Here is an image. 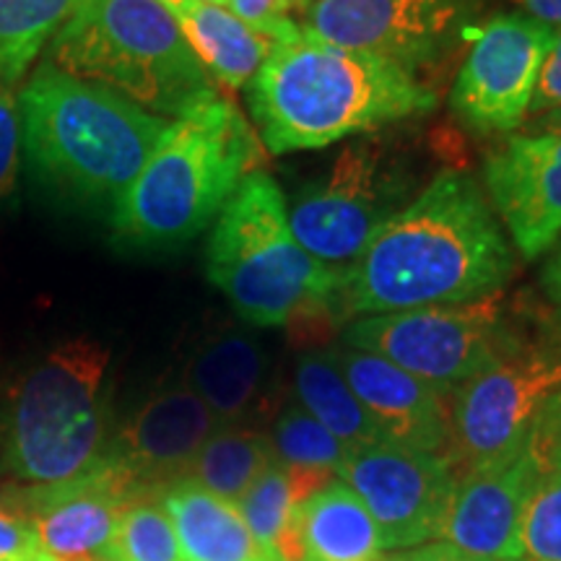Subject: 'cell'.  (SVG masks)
I'll use <instances>...</instances> for the list:
<instances>
[{
    "label": "cell",
    "mask_w": 561,
    "mask_h": 561,
    "mask_svg": "<svg viewBox=\"0 0 561 561\" xmlns=\"http://www.w3.org/2000/svg\"><path fill=\"white\" fill-rule=\"evenodd\" d=\"M541 473L530 447L504 466L468 471L455 483L439 538L473 557L523 559L525 510Z\"/></svg>",
    "instance_id": "e0dca14e"
},
{
    "label": "cell",
    "mask_w": 561,
    "mask_h": 561,
    "mask_svg": "<svg viewBox=\"0 0 561 561\" xmlns=\"http://www.w3.org/2000/svg\"><path fill=\"white\" fill-rule=\"evenodd\" d=\"M530 450L543 471H561V390L546 405L533 432Z\"/></svg>",
    "instance_id": "1f68e13d"
},
{
    "label": "cell",
    "mask_w": 561,
    "mask_h": 561,
    "mask_svg": "<svg viewBox=\"0 0 561 561\" xmlns=\"http://www.w3.org/2000/svg\"><path fill=\"white\" fill-rule=\"evenodd\" d=\"M515 252L483 187L445 170L339 273L331 318L468 305L502 294Z\"/></svg>",
    "instance_id": "6da1fadb"
},
{
    "label": "cell",
    "mask_w": 561,
    "mask_h": 561,
    "mask_svg": "<svg viewBox=\"0 0 561 561\" xmlns=\"http://www.w3.org/2000/svg\"><path fill=\"white\" fill-rule=\"evenodd\" d=\"M255 161V133L234 104L219 94L195 102L167 125L144 170L115 201V234L144 250L193 240L219 219Z\"/></svg>",
    "instance_id": "3957f363"
},
{
    "label": "cell",
    "mask_w": 561,
    "mask_h": 561,
    "mask_svg": "<svg viewBox=\"0 0 561 561\" xmlns=\"http://www.w3.org/2000/svg\"><path fill=\"white\" fill-rule=\"evenodd\" d=\"M523 341L507 322L502 294L468 305L367 314L343 328V346L382 356L439 396H453Z\"/></svg>",
    "instance_id": "9c48e42d"
},
{
    "label": "cell",
    "mask_w": 561,
    "mask_h": 561,
    "mask_svg": "<svg viewBox=\"0 0 561 561\" xmlns=\"http://www.w3.org/2000/svg\"><path fill=\"white\" fill-rule=\"evenodd\" d=\"M561 107V30L551 42V50L546 53V60L538 73L536 91H533L528 115H541V112Z\"/></svg>",
    "instance_id": "836d02e7"
},
{
    "label": "cell",
    "mask_w": 561,
    "mask_h": 561,
    "mask_svg": "<svg viewBox=\"0 0 561 561\" xmlns=\"http://www.w3.org/2000/svg\"><path fill=\"white\" fill-rule=\"evenodd\" d=\"M523 561H561V471H543L525 510Z\"/></svg>",
    "instance_id": "f1b7e54d"
},
{
    "label": "cell",
    "mask_w": 561,
    "mask_h": 561,
    "mask_svg": "<svg viewBox=\"0 0 561 561\" xmlns=\"http://www.w3.org/2000/svg\"><path fill=\"white\" fill-rule=\"evenodd\" d=\"M157 502L172 520L185 561H271L242 512L191 479L167 483Z\"/></svg>",
    "instance_id": "ffe728a7"
},
{
    "label": "cell",
    "mask_w": 561,
    "mask_h": 561,
    "mask_svg": "<svg viewBox=\"0 0 561 561\" xmlns=\"http://www.w3.org/2000/svg\"><path fill=\"white\" fill-rule=\"evenodd\" d=\"M541 284L546 294H549L553 305L561 310V265L557 263H546L543 271H541Z\"/></svg>",
    "instance_id": "74e56055"
},
{
    "label": "cell",
    "mask_w": 561,
    "mask_h": 561,
    "mask_svg": "<svg viewBox=\"0 0 561 561\" xmlns=\"http://www.w3.org/2000/svg\"><path fill=\"white\" fill-rule=\"evenodd\" d=\"M331 481L333 473L301 471L278 460L257 476L237 507L265 557L271 561H299L301 504Z\"/></svg>",
    "instance_id": "603a6c76"
},
{
    "label": "cell",
    "mask_w": 561,
    "mask_h": 561,
    "mask_svg": "<svg viewBox=\"0 0 561 561\" xmlns=\"http://www.w3.org/2000/svg\"><path fill=\"white\" fill-rule=\"evenodd\" d=\"M21 164L19 87L0 81V203L16 191Z\"/></svg>",
    "instance_id": "f546056e"
},
{
    "label": "cell",
    "mask_w": 561,
    "mask_h": 561,
    "mask_svg": "<svg viewBox=\"0 0 561 561\" xmlns=\"http://www.w3.org/2000/svg\"><path fill=\"white\" fill-rule=\"evenodd\" d=\"M559 390L561 346L549 341H523L462 382L453 392L450 434L468 471L520 458Z\"/></svg>",
    "instance_id": "30bf717a"
},
{
    "label": "cell",
    "mask_w": 561,
    "mask_h": 561,
    "mask_svg": "<svg viewBox=\"0 0 561 561\" xmlns=\"http://www.w3.org/2000/svg\"><path fill=\"white\" fill-rule=\"evenodd\" d=\"M227 9L276 45L294 42L301 34L299 26L289 19L294 0H227Z\"/></svg>",
    "instance_id": "4dcf8cb0"
},
{
    "label": "cell",
    "mask_w": 561,
    "mask_h": 561,
    "mask_svg": "<svg viewBox=\"0 0 561 561\" xmlns=\"http://www.w3.org/2000/svg\"><path fill=\"white\" fill-rule=\"evenodd\" d=\"M174 19L206 73L229 89H248L276 50V42L252 30L224 5L185 0L182 9L174 11Z\"/></svg>",
    "instance_id": "44dd1931"
},
{
    "label": "cell",
    "mask_w": 561,
    "mask_h": 561,
    "mask_svg": "<svg viewBox=\"0 0 561 561\" xmlns=\"http://www.w3.org/2000/svg\"><path fill=\"white\" fill-rule=\"evenodd\" d=\"M411 159L380 136L351 140L286 203L294 237L314 261L348 268L416 191Z\"/></svg>",
    "instance_id": "ba28073f"
},
{
    "label": "cell",
    "mask_w": 561,
    "mask_h": 561,
    "mask_svg": "<svg viewBox=\"0 0 561 561\" xmlns=\"http://www.w3.org/2000/svg\"><path fill=\"white\" fill-rule=\"evenodd\" d=\"M19 510L37 533L39 549L55 561H112L123 512L151 494L121 462H102L76 479L21 491Z\"/></svg>",
    "instance_id": "5bb4252c"
},
{
    "label": "cell",
    "mask_w": 561,
    "mask_h": 561,
    "mask_svg": "<svg viewBox=\"0 0 561 561\" xmlns=\"http://www.w3.org/2000/svg\"><path fill=\"white\" fill-rule=\"evenodd\" d=\"M271 356L250 331L221 325L193 348L185 385L214 413L219 426H250L271 388Z\"/></svg>",
    "instance_id": "d6986e66"
},
{
    "label": "cell",
    "mask_w": 561,
    "mask_h": 561,
    "mask_svg": "<svg viewBox=\"0 0 561 561\" xmlns=\"http://www.w3.org/2000/svg\"><path fill=\"white\" fill-rule=\"evenodd\" d=\"M396 561H523V559H486V557H473V553H466L455 546L439 541V543H424L403 553L401 559Z\"/></svg>",
    "instance_id": "e575fe53"
},
{
    "label": "cell",
    "mask_w": 561,
    "mask_h": 561,
    "mask_svg": "<svg viewBox=\"0 0 561 561\" xmlns=\"http://www.w3.org/2000/svg\"><path fill=\"white\" fill-rule=\"evenodd\" d=\"M515 3L525 11V16L543 21L553 30L561 26V0H515Z\"/></svg>",
    "instance_id": "d590c367"
},
{
    "label": "cell",
    "mask_w": 561,
    "mask_h": 561,
    "mask_svg": "<svg viewBox=\"0 0 561 561\" xmlns=\"http://www.w3.org/2000/svg\"><path fill=\"white\" fill-rule=\"evenodd\" d=\"M250 112L271 153L312 151L430 112L437 96L409 70L301 30L276 45L248 83Z\"/></svg>",
    "instance_id": "7a4b0ae2"
},
{
    "label": "cell",
    "mask_w": 561,
    "mask_h": 561,
    "mask_svg": "<svg viewBox=\"0 0 561 561\" xmlns=\"http://www.w3.org/2000/svg\"><path fill=\"white\" fill-rule=\"evenodd\" d=\"M112 561H185L172 520L157 496L130 504L117 523Z\"/></svg>",
    "instance_id": "83f0119b"
},
{
    "label": "cell",
    "mask_w": 561,
    "mask_h": 561,
    "mask_svg": "<svg viewBox=\"0 0 561 561\" xmlns=\"http://www.w3.org/2000/svg\"><path fill=\"white\" fill-rule=\"evenodd\" d=\"M271 447L278 462L301 471H320V473H339L343 460L348 458V450L333 437L318 419L297 401L286 403L273 419L271 426Z\"/></svg>",
    "instance_id": "4316f807"
},
{
    "label": "cell",
    "mask_w": 561,
    "mask_h": 561,
    "mask_svg": "<svg viewBox=\"0 0 561 561\" xmlns=\"http://www.w3.org/2000/svg\"><path fill=\"white\" fill-rule=\"evenodd\" d=\"M528 133H530V136H538V133H543V136H559L561 138V107L541 112V115H538L536 121L530 123Z\"/></svg>",
    "instance_id": "8d00e7d4"
},
{
    "label": "cell",
    "mask_w": 561,
    "mask_h": 561,
    "mask_svg": "<svg viewBox=\"0 0 561 561\" xmlns=\"http://www.w3.org/2000/svg\"><path fill=\"white\" fill-rule=\"evenodd\" d=\"M153 3L164 5V9H170L174 13V11L182 9V3H185V0H153Z\"/></svg>",
    "instance_id": "ab89813d"
},
{
    "label": "cell",
    "mask_w": 561,
    "mask_h": 561,
    "mask_svg": "<svg viewBox=\"0 0 561 561\" xmlns=\"http://www.w3.org/2000/svg\"><path fill=\"white\" fill-rule=\"evenodd\" d=\"M195 3H206V5H224V9H227V0H195Z\"/></svg>",
    "instance_id": "60d3db41"
},
{
    "label": "cell",
    "mask_w": 561,
    "mask_h": 561,
    "mask_svg": "<svg viewBox=\"0 0 561 561\" xmlns=\"http://www.w3.org/2000/svg\"><path fill=\"white\" fill-rule=\"evenodd\" d=\"M382 538L369 512L341 479L301 504L299 561H377Z\"/></svg>",
    "instance_id": "7402d4cb"
},
{
    "label": "cell",
    "mask_w": 561,
    "mask_h": 561,
    "mask_svg": "<svg viewBox=\"0 0 561 561\" xmlns=\"http://www.w3.org/2000/svg\"><path fill=\"white\" fill-rule=\"evenodd\" d=\"M333 359L385 442L437 455L450 445V411L437 390L367 351L333 348Z\"/></svg>",
    "instance_id": "ac0fdd59"
},
{
    "label": "cell",
    "mask_w": 561,
    "mask_h": 561,
    "mask_svg": "<svg viewBox=\"0 0 561 561\" xmlns=\"http://www.w3.org/2000/svg\"><path fill=\"white\" fill-rule=\"evenodd\" d=\"M486 198L525 261H536L561 234V138L510 136L483 161Z\"/></svg>",
    "instance_id": "9a60e30c"
},
{
    "label": "cell",
    "mask_w": 561,
    "mask_h": 561,
    "mask_svg": "<svg viewBox=\"0 0 561 561\" xmlns=\"http://www.w3.org/2000/svg\"><path fill=\"white\" fill-rule=\"evenodd\" d=\"M335 476L367 507L385 551L416 549L439 538L458 483L447 458L392 442L348 453Z\"/></svg>",
    "instance_id": "7c38bea8"
},
{
    "label": "cell",
    "mask_w": 561,
    "mask_h": 561,
    "mask_svg": "<svg viewBox=\"0 0 561 561\" xmlns=\"http://www.w3.org/2000/svg\"><path fill=\"white\" fill-rule=\"evenodd\" d=\"M206 271L244 322L280 328L331 314L339 273L301 248L286 198L268 172H250L221 208Z\"/></svg>",
    "instance_id": "5b68a950"
},
{
    "label": "cell",
    "mask_w": 561,
    "mask_h": 561,
    "mask_svg": "<svg viewBox=\"0 0 561 561\" xmlns=\"http://www.w3.org/2000/svg\"><path fill=\"white\" fill-rule=\"evenodd\" d=\"M32 561H55V559H53V557H47L45 551H39V557H34Z\"/></svg>",
    "instance_id": "7bdbcfd3"
},
{
    "label": "cell",
    "mask_w": 561,
    "mask_h": 561,
    "mask_svg": "<svg viewBox=\"0 0 561 561\" xmlns=\"http://www.w3.org/2000/svg\"><path fill=\"white\" fill-rule=\"evenodd\" d=\"M32 170L83 201H115L138 178L170 121L115 91L42 62L19 91Z\"/></svg>",
    "instance_id": "277c9868"
},
{
    "label": "cell",
    "mask_w": 561,
    "mask_h": 561,
    "mask_svg": "<svg viewBox=\"0 0 561 561\" xmlns=\"http://www.w3.org/2000/svg\"><path fill=\"white\" fill-rule=\"evenodd\" d=\"M297 403L318 419L348 453L385 442L333 359V351H307L294 364Z\"/></svg>",
    "instance_id": "cb8c5ba5"
},
{
    "label": "cell",
    "mask_w": 561,
    "mask_h": 561,
    "mask_svg": "<svg viewBox=\"0 0 561 561\" xmlns=\"http://www.w3.org/2000/svg\"><path fill=\"white\" fill-rule=\"evenodd\" d=\"M553 37V26L525 13L486 21L476 32L450 94L460 121L481 133L523 125Z\"/></svg>",
    "instance_id": "4fadbf2b"
},
{
    "label": "cell",
    "mask_w": 561,
    "mask_h": 561,
    "mask_svg": "<svg viewBox=\"0 0 561 561\" xmlns=\"http://www.w3.org/2000/svg\"><path fill=\"white\" fill-rule=\"evenodd\" d=\"M81 0H0V81L19 87Z\"/></svg>",
    "instance_id": "484cf974"
},
{
    "label": "cell",
    "mask_w": 561,
    "mask_h": 561,
    "mask_svg": "<svg viewBox=\"0 0 561 561\" xmlns=\"http://www.w3.org/2000/svg\"><path fill=\"white\" fill-rule=\"evenodd\" d=\"M276 460L271 437L255 426H219L201 447L185 479L237 504Z\"/></svg>",
    "instance_id": "d4e9b609"
},
{
    "label": "cell",
    "mask_w": 561,
    "mask_h": 561,
    "mask_svg": "<svg viewBox=\"0 0 561 561\" xmlns=\"http://www.w3.org/2000/svg\"><path fill=\"white\" fill-rule=\"evenodd\" d=\"M47 62L157 117L216 94L174 13L153 0H81L47 45Z\"/></svg>",
    "instance_id": "8992f818"
},
{
    "label": "cell",
    "mask_w": 561,
    "mask_h": 561,
    "mask_svg": "<svg viewBox=\"0 0 561 561\" xmlns=\"http://www.w3.org/2000/svg\"><path fill=\"white\" fill-rule=\"evenodd\" d=\"M310 5V0H294V9H307Z\"/></svg>",
    "instance_id": "b9f144b4"
},
{
    "label": "cell",
    "mask_w": 561,
    "mask_h": 561,
    "mask_svg": "<svg viewBox=\"0 0 561 561\" xmlns=\"http://www.w3.org/2000/svg\"><path fill=\"white\" fill-rule=\"evenodd\" d=\"M479 13L481 0H314L305 30L413 73L453 53Z\"/></svg>",
    "instance_id": "8fae6325"
},
{
    "label": "cell",
    "mask_w": 561,
    "mask_h": 561,
    "mask_svg": "<svg viewBox=\"0 0 561 561\" xmlns=\"http://www.w3.org/2000/svg\"><path fill=\"white\" fill-rule=\"evenodd\" d=\"M219 421L185 382L146 398L112 434L107 458L128 471L151 494L185 479L187 468Z\"/></svg>",
    "instance_id": "2e32d148"
},
{
    "label": "cell",
    "mask_w": 561,
    "mask_h": 561,
    "mask_svg": "<svg viewBox=\"0 0 561 561\" xmlns=\"http://www.w3.org/2000/svg\"><path fill=\"white\" fill-rule=\"evenodd\" d=\"M39 541L32 525L0 510V561H32L39 557Z\"/></svg>",
    "instance_id": "d6a6232c"
},
{
    "label": "cell",
    "mask_w": 561,
    "mask_h": 561,
    "mask_svg": "<svg viewBox=\"0 0 561 561\" xmlns=\"http://www.w3.org/2000/svg\"><path fill=\"white\" fill-rule=\"evenodd\" d=\"M549 252H551V255H549V261H546V263H557V265H561V234H559V240L553 242V248H551Z\"/></svg>",
    "instance_id": "f35d334b"
},
{
    "label": "cell",
    "mask_w": 561,
    "mask_h": 561,
    "mask_svg": "<svg viewBox=\"0 0 561 561\" xmlns=\"http://www.w3.org/2000/svg\"><path fill=\"white\" fill-rule=\"evenodd\" d=\"M110 351L76 339L26 371L0 416V458L19 481L60 483L91 471L110 447Z\"/></svg>",
    "instance_id": "52a82bcc"
}]
</instances>
